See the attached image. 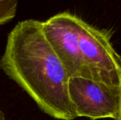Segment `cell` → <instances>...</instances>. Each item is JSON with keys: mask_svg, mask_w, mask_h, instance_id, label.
Returning a JSON list of instances; mask_svg holds the SVG:
<instances>
[{"mask_svg": "<svg viewBox=\"0 0 121 120\" xmlns=\"http://www.w3.org/2000/svg\"><path fill=\"white\" fill-rule=\"evenodd\" d=\"M0 69L46 115L59 120L77 118L69 95V77L44 35L42 21L28 19L15 25Z\"/></svg>", "mask_w": 121, "mask_h": 120, "instance_id": "1", "label": "cell"}, {"mask_svg": "<svg viewBox=\"0 0 121 120\" xmlns=\"http://www.w3.org/2000/svg\"><path fill=\"white\" fill-rule=\"evenodd\" d=\"M82 77L121 88V57L111 42L109 31L100 30L79 18Z\"/></svg>", "mask_w": 121, "mask_h": 120, "instance_id": "2", "label": "cell"}, {"mask_svg": "<svg viewBox=\"0 0 121 120\" xmlns=\"http://www.w3.org/2000/svg\"><path fill=\"white\" fill-rule=\"evenodd\" d=\"M79 18L69 12H62L43 22L44 35L69 78L82 74Z\"/></svg>", "mask_w": 121, "mask_h": 120, "instance_id": "4", "label": "cell"}, {"mask_svg": "<svg viewBox=\"0 0 121 120\" xmlns=\"http://www.w3.org/2000/svg\"><path fill=\"white\" fill-rule=\"evenodd\" d=\"M18 0H0V25L11 21L16 16Z\"/></svg>", "mask_w": 121, "mask_h": 120, "instance_id": "5", "label": "cell"}, {"mask_svg": "<svg viewBox=\"0 0 121 120\" xmlns=\"http://www.w3.org/2000/svg\"><path fill=\"white\" fill-rule=\"evenodd\" d=\"M115 120H121V104H120V108H119V112L118 114V116L116 119Z\"/></svg>", "mask_w": 121, "mask_h": 120, "instance_id": "6", "label": "cell"}, {"mask_svg": "<svg viewBox=\"0 0 121 120\" xmlns=\"http://www.w3.org/2000/svg\"><path fill=\"white\" fill-rule=\"evenodd\" d=\"M0 120H5L4 112H2V110H1V108H0Z\"/></svg>", "mask_w": 121, "mask_h": 120, "instance_id": "7", "label": "cell"}, {"mask_svg": "<svg viewBox=\"0 0 121 120\" xmlns=\"http://www.w3.org/2000/svg\"><path fill=\"white\" fill-rule=\"evenodd\" d=\"M70 100L77 117L116 120L120 108L121 88L110 87L82 76L69 79Z\"/></svg>", "mask_w": 121, "mask_h": 120, "instance_id": "3", "label": "cell"}]
</instances>
